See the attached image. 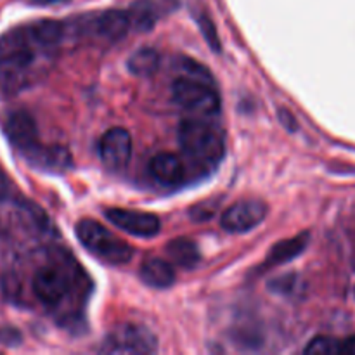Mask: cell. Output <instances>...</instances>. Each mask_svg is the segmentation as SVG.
Listing matches in <instances>:
<instances>
[{
    "instance_id": "cell-2",
    "label": "cell",
    "mask_w": 355,
    "mask_h": 355,
    "mask_svg": "<svg viewBox=\"0 0 355 355\" xmlns=\"http://www.w3.org/2000/svg\"><path fill=\"white\" fill-rule=\"evenodd\" d=\"M179 142L182 151L194 162L214 163L224 155V137L217 127L203 118H187L179 127Z\"/></svg>"
},
{
    "instance_id": "cell-13",
    "label": "cell",
    "mask_w": 355,
    "mask_h": 355,
    "mask_svg": "<svg viewBox=\"0 0 355 355\" xmlns=\"http://www.w3.org/2000/svg\"><path fill=\"white\" fill-rule=\"evenodd\" d=\"M149 170L162 186H175L184 179V163L173 153H158L149 163Z\"/></svg>"
},
{
    "instance_id": "cell-1",
    "label": "cell",
    "mask_w": 355,
    "mask_h": 355,
    "mask_svg": "<svg viewBox=\"0 0 355 355\" xmlns=\"http://www.w3.org/2000/svg\"><path fill=\"white\" fill-rule=\"evenodd\" d=\"M47 54L30 28H16L0 38V90L14 94L28 85L38 55Z\"/></svg>"
},
{
    "instance_id": "cell-10",
    "label": "cell",
    "mask_w": 355,
    "mask_h": 355,
    "mask_svg": "<svg viewBox=\"0 0 355 355\" xmlns=\"http://www.w3.org/2000/svg\"><path fill=\"white\" fill-rule=\"evenodd\" d=\"M3 130H6L10 144L19 149L23 155H26L38 144L37 123L26 111H12L7 114L6 121H3Z\"/></svg>"
},
{
    "instance_id": "cell-8",
    "label": "cell",
    "mask_w": 355,
    "mask_h": 355,
    "mask_svg": "<svg viewBox=\"0 0 355 355\" xmlns=\"http://www.w3.org/2000/svg\"><path fill=\"white\" fill-rule=\"evenodd\" d=\"M69 291V279L58 267H42L33 276V293L47 307H55Z\"/></svg>"
},
{
    "instance_id": "cell-4",
    "label": "cell",
    "mask_w": 355,
    "mask_h": 355,
    "mask_svg": "<svg viewBox=\"0 0 355 355\" xmlns=\"http://www.w3.org/2000/svg\"><path fill=\"white\" fill-rule=\"evenodd\" d=\"M172 97L180 110L187 111L194 118L214 116L220 111V97L215 83L203 80L179 76L172 85Z\"/></svg>"
},
{
    "instance_id": "cell-6",
    "label": "cell",
    "mask_w": 355,
    "mask_h": 355,
    "mask_svg": "<svg viewBox=\"0 0 355 355\" xmlns=\"http://www.w3.org/2000/svg\"><path fill=\"white\" fill-rule=\"evenodd\" d=\"M267 217V207L263 201L245 200L232 205L222 214L220 224L227 232H248L255 229Z\"/></svg>"
},
{
    "instance_id": "cell-23",
    "label": "cell",
    "mask_w": 355,
    "mask_h": 355,
    "mask_svg": "<svg viewBox=\"0 0 355 355\" xmlns=\"http://www.w3.org/2000/svg\"><path fill=\"white\" fill-rule=\"evenodd\" d=\"M281 118H283V123L286 125L288 128H290V130H295V128H297V123H295V118L291 116L290 113H286V111H281Z\"/></svg>"
},
{
    "instance_id": "cell-26",
    "label": "cell",
    "mask_w": 355,
    "mask_h": 355,
    "mask_svg": "<svg viewBox=\"0 0 355 355\" xmlns=\"http://www.w3.org/2000/svg\"><path fill=\"white\" fill-rule=\"evenodd\" d=\"M354 297H355V290H354Z\"/></svg>"
},
{
    "instance_id": "cell-17",
    "label": "cell",
    "mask_w": 355,
    "mask_h": 355,
    "mask_svg": "<svg viewBox=\"0 0 355 355\" xmlns=\"http://www.w3.org/2000/svg\"><path fill=\"white\" fill-rule=\"evenodd\" d=\"M166 253H168L170 260L177 267H182V269H194L201 259L198 246L194 245V241L187 238H179L170 241L168 246H166Z\"/></svg>"
},
{
    "instance_id": "cell-20",
    "label": "cell",
    "mask_w": 355,
    "mask_h": 355,
    "mask_svg": "<svg viewBox=\"0 0 355 355\" xmlns=\"http://www.w3.org/2000/svg\"><path fill=\"white\" fill-rule=\"evenodd\" d=\"M269 290L279 297H293L300 291V277L295 274H284V276L274 277L269 281Z\"/></svg>"
},
{
    "instance_id": "cell-3",
    "label": "cell",
    "mask_w": 355,
    "mask_h": 355,
    "mask_svg": "<svg viewBox=\"0 0 355 355\" xmlns=\"http://www.w3.org/2000/svg\"><path fill=\"white\" fill-rule=\"evenodd\" d=\"M76 236L90 253H94L111 266H123V263L130 262V246L118 239L113 232L107 231L99 222L90 220V218L80 220L76 224Z\"/></svg>"
},
{
    "instance_id": "cell-22",
    "label": "cell",
    "mask_w": 355,
    "mask_h": 355,
    "mask_svg": "<svg viewBox=\"0 0 355 355\" xmlns=\"http://www.w3.org/2000/svg\"><path fill=\"white\" fill-rule=\"evenodd\" d=\"M342 354L345 355H355V335L342 342Z\"/></svg>"
},
{
    "instance_id": "cell-5",
    "label": "cell",
    "mask_w": 355,
    "mask_h": 355,
    "mask_svg": "<svg viewBox=\"0 0 355 355\" xmlns=\"http://www.w3.org/2000/svg\"><path fill=\"white\" fill-rule=\"evenodd\" d=\"M158 350V340L151 329L139 324H121L104 338L101 352L116 355H146Z\"/></svg>"
},
{
    "instance_id": "cell-16",
    "label": "cell",
    "mask_w": 355,
    "mask_h": 355,
    "mask_svg": "<svg viewBox=\"0 0 355 355\" xmlns=\"http://www.w3.org/2000/svg\"><path fill=\"white\" fill-rule=\"evenodd\" d=\"M309 232H304V234H298L295 238L284 239V241L277 243L272 250L267 255V266H281V263H286L290 260H293L295 257L300 255L309 245Z\"/></svg>"
},
{
    "instance_id": "cell-11",
    "label": "cell",
    "mask_w": 355,
    "mask_h": 355,
    "mask_svg": "<svg viewBox=\"0 0 355 355\" xmlns=\"http://www.w3.org/2000/svg\"><path fill=\"white\" fill-rule=\"evenodd\" d=\"M132 21L128 16V10L110 9L97 14L94 19V30L99 37L106 38L110 42H116L123 38L130 31Z\"/></svg>"
},
{
    "instance_id": "cell-24",
    "label": "cell",
    "mask_w": 355,
    "mask_h": 355,
    "mask_svg": "<svg viewBox=\"0 0 355 355\" xmlns=\"http://www.w3.org/2000/svg\"><path fill=\"white\" fill-rule=\"evenodd\" d=\"M9 194V184L3 177H0V198H6Z\"/></svg>"
},
{
    "instance_id": "cell-9",
    "label": "cell",
    "mask_w": 355,
    "mask_h": 355,
    "mask_svg": "<svg viewBox=\"0 0 355 355\" xmlns=\"http://www.w3.org/2000/svg\"><path fill=\"white\" fill-rule=\"evenodd\" d=\"M106 217L121 231L128 232L139 238H153L159 232L158 217L148 211L127 210V208H110L106 210Z\"/></svg>"
},
{
    "instance_id": "cell-12",
    "label": "cell",
    "mask_w": 355,
    "mask_h": 355,
    "mask_svg": "<svg viewBox=\"0 0 355 355\" xmlns=\"http://www.w3.org/2000/svg\"><path fill=\"white\" fill-rule=\"evenodd\" d=\"M28 159L37 163L40 168L51 170V172H62L71 166V155L62 146H42L38 142L31 151H28Z\"/></svg>"
},
{
    "instance_id": "cell-21",
    "label": "cell",
    "mask_w": 355,
    "mask_h": 355,
    "mask_svg": "<svg viewBox=\"0 0 355 355\" xmlns=\"http://www.w3.org/2000/svg\"><path fill=\"white\" fill-rule=\"evenodd\" d=\"M177 69H179L184 76V78H194V80H203V82L208 83H215L214 78H211L210 71L207 68L200 64V62L193 61V59L187 58H180L179 62H177Z\"/></svg>"
},
{
    "instance_id": "cell-18",
    "label": "cell",
    "mask_w": 355,
    "mask_h": 355,
    "mask_svg": "<svg viewBox=\"0 0 355 355\" xmlns=\"http://www.w3.org/2000/svg\"><path fill=\"white\" fill-rule=\"evenodd\" d=\"M127 68L135 76H151L159 68V54L151 47H142L128 58Z\"/></svg>"
},
{
    "instance_id": "cell-7",
    "label": "cell",
    "mask_w": 355,
    "mask_h": 355,
    "mask_svg": "<svg viewBox=\"0 0 355 355\" xmlns=\"http://www.w3.org/2000/svg\"><path fill=\"white\" fill-rule=\"evenodd\" d=\"M99 155L104 166L113 172H120L128 165L132 156V137L128 130L113 127L101 137Z\"/></svg>"
},
{
    "instance_id": "cell-15",
    "label": "cell",
    "mask_w": 355,
    "mask_h": 355,
    "mask_svg": "<svg viewBox=\"0 0 355 355\" xmlns=\"http://www.w3.org/2000/svg\"><path fill=\"white\" fill-rule=\"evenodd\" d=\"M30 33L33 35L35 42L44 49L47 54H51L52 51L59 47V44L64 38V26H62L59 21L52 19H44L38 21V23L30 24Z\"/></svg>"
},
{
    "instance_id": "cell-25",
    "label": "cell",
    "mask_w": 355,
    "mask_h": 355,
    "mask_svg": "<svg viewBox=\"0 0 355 355\" xmlns=\"http://www.w3.org/2000/svg\"><path fill=\"white\" fill-rule=\"evenodd\" d=\"M38 3H52V2H58V0H35Z\"/></svg>"
},
{
    "instance_id": "cell-14",
    "label": "cell",
    "mask_w": 355,
    "mask_h": 355,
    "mask_svg": "<svg viewBox=\"0 0 355 355\" xmlns=\"http://www.w3.org/2000/svg\"><path fill=\"white\" fill-rule=\"evenodd\" d=\"M141 279L151 288H170L175 283V269L163 259H148L141 266Z\"/></svg>"
},
{
    "instance_id": "cell-19",
    "label": "cell",
    "mask_w": 355,
    "mask_h": 355,
    "mask_svg": "<svg viewBox=\"0 0 355 355\" xmlns=\"http://www.w3.org/2000/svg\"><path fill=\"white\" fill-rule=\"evenodd\" d=\"M307 355H338L342 354V342L331 338V336H315L309 345L305 347Z\"/></svg>"
}]
</instances>
